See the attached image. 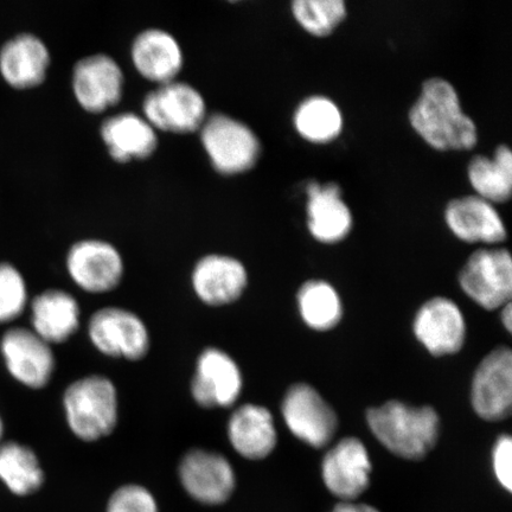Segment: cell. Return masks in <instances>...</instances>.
<instances>
[{
  "mask_svg": "<svg viewBox=\"0 0 512 512\" xmlns=\"http://www.w3.org/2000/svg\"><path fill=\"white\" fill-rule=\"evenodd\" d=\"M292 12L307 32L319 37L331 34L347 16L343 0H296Z\"/></svg>",
  "mask_w": 512,
  "mask_h": 512,
  "instance_id": "f1b7e54d",
  "label": "cell"
},
{
  "mask_svg": "<svg viewBox=\"0 0 512 512\" xmlns=\"http://www.w3.org/2000/svg\"><path fill=\"white\" fill-rule=\"evenodd\" d=\"M502 322L508 332L512 331V306L511 302L502 307Z\"/></svg>",
  "mask_w": 512,
  "mask_h": 512,
  "instance_id": "836d02e7",
  "label": "cell"
},
{
  "mask_svg": "<svg viewBox=\"0 0 512 512\" xmlns=\"http://www.w3.org/2000/svg\"><path fill=\"white\" fill-rule=\"evenodd\" d=\"M51 63L50 50L41 37L22 32L0 49V73L10 86L29 89L46 81Z\"/></svg>",
  "mask_w": 512,
  "mask_h": 512,
  "instance_id": "ffe728a7",
  "label": "cell"
},
{
  "mask_svg": "<svg viewBox=\"0 0 512 512\" xmlns=\"http://www.w3.org/2000/svg\"><path fill=\"white\" fill-rule=\"evenodd\" d=\"M106 512H160L155 495L140 484H125L115 490L106 505Z\"/></svg>",
  "mask_w": 512,
  "mask_h": 512,
  "instance_id": "4dcf8cb0",
  "label": "cell"
},
{
  "mask_svg": "<svg viewBox=\"0 0 512 512\" xmlns=\"http://www.w3.org/2000/svg\"><path fill=\"white\" fill-rule=\"evenodd\" d=\"M32 326L37 336L50 344L67 342L80 326V306L72 294L48 290L31 304Z\"/></svg>",
  "mask_w": 512,
  "mask_h": 512,
  "instance_id": "cb8c5ba5",
  "label": "cell"
},
{
  "mask_svg": "<svg viewBox=\"0 0 512 512\" xmlns=\"http://www.w3.org/2000/svg\"><path fill=\"white\" fill-rule=\"evenodd\" d=\"M72 91L83 111L105 113L123 100L125 74L110 55L100 53L82 57L73 67Z\"/></svg>",
  "mask_w": 512,
  "mask_h": 512,
  "instance_id": "ba28073f",
  "label": "cell"
},
{
  "mask_svg": "<svg viewBox=\"0 0 512 512\" xmlns=\"http://www.w3.org/2000/svg\"><path fill=\"white\" fill-rule=\"evenodd\" d=\"M242 384L238 363L227 352L208 348L198 357L191 395L202 408H229L240 398Z\"/></svg>",
  "mask_w": 512,
  "mask_h": 512,
  "instance_id": "4fadbf2b",
  "label": "cell"
},
{
  "mask_svg": "<svg viewBox=\"0 0 512 512\" xmlns=\"http://www.w3.org/2000/svg\"><path fill=\"white\" fill-rule=\"evenodd\" d=\"M131 60L142 78L159 86L177 80L184 66V53L171 32L149 28L134 37Z\"/></svg>",
  "mask_w": 512,
  "mask_h": 512,
  "instance_id": "ac0fdd59",
  "label": "cell"
},
{
  "mask_svg": "<svg viewBox=\"0 0 512 512\" xmlns=\"http://www.w3.org/2000/svg\"><path fill=\"white\" fill-rule=\"evenodd\" d=\"M512 439L503 434L495 443L492 450V467L499 485L508 492L512 491Z\"/></svg>",
  "mask_w": 512,
  "mask_h": 512,
  "instance_id": "1f68e13d",
  "label": "cell"
},
{
  "mask_svg": "<svg viewBox=\"0 0 512 512\" xmlns=\"http://www.w3.org/2000/svg\"><path fill=\"white\" fill-rule=\"evenodd\" d=\"M466 296L485 310H497L510 303L512 261L507 249H479L459 273Z\"/></svg>",
  "mask_w": 512,
  "mask_h": 512,
  "instance_id": "52a82bcc",
  "label": "cell"
},
{
  "mask_svg": "<svg viewBox=\"0 0 512 512\" xmlns=\"http://www.w3.org/2000/svg\"><path fill=\"white\" fill-rule=\"evenodd\" d=\"M446 223L465 242L499 243L507 239L502 217L492 203L479 196L456 198L446 208Z\"/></svg>",
  "mask_w": 512,
  "mask_h": 512,
  "instance_id": "44dd1931",
  "label": "cell"
},
{
  "mask_svg": "<svg viewBox=\"0 0 512 512\" xmlns=\"http://www.w3.org/2000/svg\"><path fill=\"white\" fill-rule=\"evenodd\" d=\"M198 134L217 174H245L258 163L261 153L258 136L251 127L228 114H209Z\"/></svg>",
  "mask_w": 512,
  "mask_h": 512,
  "instance_id": "277c9868",
  "label": "cell"
},
{
  "mask_svg": "<svg viewBox=\"0 0 512 512\" xmlns=\"http://www.w3.org/2000/svg\"><path fill=\"white\" fill-rule=\"evenodd\" d=\"M467 174L477 196L490 203L507 202L512 190V153L509 147L499 146L494 158H473Z\"/></svg>",
  "mask_w": 512,
  "mask_h": 512,
  "instance_id": "484cf974",
  "label": "cell"
},
{
  "mask_svg": "<svg viewBox=\"0 0 512 512\" xmlns=\"http://www.w3.org/2000/svg\"><path fill=\"white\" fill-rule=\"evenodd\" d=\"M0 480L12 494L27 497L44 485V471L31 448L8 443L0 446Z\"/></svg>",
  "mask_w": 512,
  "mask_h": 512,
  "instance_id": "d4e9b609",
  "label": "cell"
},
{
  "mask_svg": "<svg viewBox=\"0 0 512 512\" xmlns=\"http://www.w3.org/2000/svg\"><path fill=\"white\" fill-rule=\"evenodd\" d=\"M294 125L304 139L324 144L339 136L343 128V117L334 101L324 96H312L298 107Z\"/></svg>",
  "mask_w": 512,
  "mask_h": 512,
  "instance_id": "83f0119b",
  "label": "cell"
},
{
  "mask_svg": "<svg viewBox=\"0 0 512 512\" xmlns=\"http://www.w3.org/2000/svg\"><path fill=\"white\" fill-rule=\"evenodd\" d=\"M331 512H381L371 505L355 502H341Z\"/></svg>",
  "mask_w": 512,
  "mask_h": 512,
  "instance_id": "d6a6232c",
  "label": "cell"
},
{
  "mask_svg": "<svg viewBox=\"0 0 512 512\" xmlns=\"http://www.w3.org/2000/svg\"><path fill=\"white\" fill-rule=\"evenodd\" d=\"M371 467L366 445L354 437L344 438L325 454L323 482L331 495L354 502L369 488Z\"/></svg>",
  "mask_w": 512,
  "mask_h": 512,
  "instance_id": "5bb4252c",
  "label": "cell"
},
{
  "mask_svg": "<svg viewBox=\"0 0 512 512\" xmlns=\"http://www.w3.org/2000/svg\"><path fill=\"white\" fill-rule=\"evenodd\" d=\"M63 407L70 430L86 443L108 437L117 427V388L105 376L91 375L70 384Z\"/></svg>",
  "mask_w": 512,
  "mask_h": 512,
  "instance_id": "3957f363",
  "label": "cell"
},
{
  "mask_svg": "<svg viewBox=\"0 0 512 512\" xmlns=\"http://www.w3.org/2000/svg\"><path fill=\"white\" fill-rule=\"evenodd\" d=\"M67 270L83 291L100 294L111 292L120 285L125 265L123 256L112 243L85 239L70 247Z\"/></svg>",
  "mask_w": 512,
  "mask_h": 512,
  "instance_id": "8fae6325",
  "label": "cell"
},
{
  "mask_svg": "<svg viewBox=\"0 0 512 512\" xmlns=\"http://www.w3.org/2000/svg\"><path fill=\"white\" fill-rule=\"evenodd\" d=\"M472 407L480 419L502 421L511 414L512 352L507 347L492 350L473 376Z\"/></svg>",
  "mask_w": 512,
  "mask_h": 512,
  "instance_id": "7c38bea8",
  "label": "cell"
},
{
  "mask_svg": "<svg viewBox=\"0 0 512 512\" xmlns=\"http://www.w3.org/2000/svg\"><path fill=\"white\" fill-rule=\"evenodd\" d=\"M27 286L22 274L10 264L0 265V323L22 315L27 306Z\"/></svg>",
  "mask_w": 512,
  "mask_h": 512,
  "instance_id": "f546056e",
  "label": "cell"
},
{
  "mask_svg": "<svg viewBox=\"0 0 512 512\" xmlns=\"http://www.w3.org/2000/svg\"><path fill=\"white\" fill-rule=\"evenodd\" d=\"M191 284L204 304L230 305L245 292L248 273L245 265L233 256L208 254L197 261L192 270Z\"/></svg>",
  "mask_w": 512,
  "mask_h": 512,
  "instance_id": "e0dca14e",
  "label": "cell"
},
{
  "mask_svg": "<svg viewBox=\"0 0 512 512\" xmlns=\"http://www.w3.org/2000/svg\"><path fill=\"white\" fill-rule=\"evenodd\" d=\"M178 477L187 495L198 504L219 507L226 504L236 489V473L221 453L194 448L184 454Z\"/></svg>",
  "mask_w": 512,
  "mask_h": 512,
  "instance_id": "8992f818",
  "label": "cell"
},
{
  "mask_svg": "<svg viewBox=\"0 0 512 512\" xmlns=\"http://www.w3.org/2000/svg\"><path fill=\"white\" fill-rule=\"evenodd\" d=\"M281 414L294 437L311 447L329 445L337 432L338 419L334 408L306 383L293 384L287 390Z\"/></svg>",
  "mask_w": 512,
  "mask_h": 512,
  "instance_id": "30bf717a",
  "label": "cell"
},
{
  "mask_svg": "<svg viewBox=\"0 0 512 512\" xmlns=\"http://www.w3.org/2000/svg\"><path fill=\"white\" fill-rule=\"evenodd\" d=\"M414 335L435 357L457 354L466 338V322L462 310L453 300L435 297L416 312Z\"/></svg>",
  "mask_w": 512,
  "mask_h": 512,
  "instance_id": "9a60e30c",
  "label": "cell"
},
{
  "mask_svg": "<svg viewBox=\"0 0 512 512\" xmlns=\"http://www.w3.org/2000/svg\"><path fill=\"white\" fill-rule=\"evenodd\" d=\"M88 335L101 354L139 361L150 350V335L136 313L121 307H105L89 319Z\"/></svg>",
  "mask_w": 512,
  "mask_h": 512,
  "instance_id": "9c48e42d",
  "label": "cell"
},
{
  "mask_svg": "<svg viewBox=\"0 0 512 512\" xmlns=\"http://www.w3.org/2000/svg\"><path fill=\"white\" fill-rule=\"evenodd\" d=\"M370 431L389 452L407 460L424 459L438 443L440 419L430 406L388 401L367 413Z\"/></svg>",
  "mask_w": 512,
  "mask_h": 512,
  "instance_id": "7a4b0ae2",
  "label": "cell"
},
{
  "mask_svg": "<svg viewBox=\"0 0 512 512\" xmlns=\"http://www.w3.org/2000/svg\"><path fill=\"white\" fill-rule=\"evenodd\" d=\"M300 316L312 330L329 331L341 322L342 300L335 287L323 280H310L298 292Z\"/></svg>",
  "mask_w": 512,
  "mask_h": 512,
  "instance_id": "4316f807",
  "label": "cell"
},
{
  "mask_svg": "<svg viewBox=\"0 0 512 512\" xmlns=\"http://www.w3.org/2000/svg\"><path fill=\"white\" fill-rule=\"evenodd\" d=\"M100 137L114 162L126 164L146 160L155 155L158 132L143 115L124 112L102 121Z\"/></svg>",
  "mask_w": 512,
  "mask_h": 512,
  "instance_id": "d6986e66",
  "label": "cell"
},
{
  "mask_svg": "<svg viewBox=\"0 0 512 512\" xmlns=\"http://www.w3.org/2000/svg\"><path fill=\"white\" fill-rule=\"evenodd\" d=\"M409 121L416 133L439 151L470 150L476 146V124L462 111L450 82L433 78L424 83Z\"/></svg>",
  "mask_w": 512,
  "mask_h": 512,
  "instance_id": "6da1fadb",
  "label": "cell"
},
{
  "mask_svg": "<svg viewBox=\"0 0 512 512\" xmlns=\"http://www.w3.org/2000/svg\"><path fill=\"white\" fill-rule=\"evenodd\" d=\"M307 224L313 238L323 243L344 240L352 228V215L334 183L307 185Z\"/></svg>",
  "mask_w": 512,
  "mask_h": 512,
  "instance_id": "603a6c76",
  "label": "cell"
},
{
  "mask_svg": "<svg viewBox=\"0 0 512 512\" xmlns=\"http://www.w3.org/2000/svg\"><path fill=\"white\" fill-rule=\"evenodd\" d=\"M142 111L157 132L179 136L198 133L209 115L202 93L179 80L163 83L147 93Z\"/></svg>",
  "mask_w": 512,
  "mask_h": 512,
  "instance_id": "5b68a950",
  "label": "cell"
},
{
  "mask_svg": "<svg viewBox=\"0 0 512 512\" xmlns=\"http://www.w3.org/2000/svg\"><path fill=\"white\" fill-rule=\"evenodd\" d=\"M3 435V422L2 419H0V438H2Z\"/></svg>",
  "mask_w": 512,
  "mask_h": 512,
  "instance_id": "e575fe53",
  "label": "cell"
},
{
  "mask_svg": "<svg viewBox=\"0 0 512 512\" xmlns=\"http://www.w3.org/2000/svg\"><path fill=\"white\" fill-rule=\"evenodd\" d=\"M227 430L235 452L248 460L265 459L277 446L273 415L266 407L247 403L236 408Z\"/></svg>",
  "mask_w": 512,
  "mask_h": 512,
  "instance_id": "7402d4cb",
  "label": "cell"
},
{
  "mask_svg": "<svg viewBox=\"0 0 512 512\" xmlns=\"http://www.w3.org/2000/svg\"><path fill=\"white\" fill-rule=\"evenodd\" d=\"M6 367L12 376L32 389L46 387L55 370V357L50 345L34 331L11 329L2 339Z\"/></svg>",
  "mask_w": 512,
  "mask_h": 512,
  "instance_id": "2e32d148",
  "label": "cell"
}]
</instances>
